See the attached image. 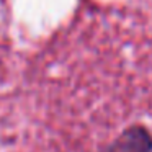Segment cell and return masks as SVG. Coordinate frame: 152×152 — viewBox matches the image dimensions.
<instances>
[{
  "label": "cell",
  "instance_id": "cell-1",
  "mask_svg": "<svg viewBox=\"0 0 152 152\" xmlns=\"http://www.w3.org/2000/svg\"><path fill=\"white\" fill-rule=\"evenodd\" d=\"M102 152H152V134L142 124L129 126Z\"/></svg>",
  "mask_w": 152,
  "mask_h": 152
}]
</instances>
